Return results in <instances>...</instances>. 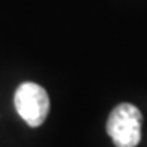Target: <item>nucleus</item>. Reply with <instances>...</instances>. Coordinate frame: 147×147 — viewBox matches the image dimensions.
Returning <instances> with one entry per match:
<instances>
[{"label":"nucleus","instance_id":"f257e3e1","mask_svg":"<svg viewBox=\"0 0 147 147\" xmlns=\"http://www.w3.org/2000/svg\"><path fill=\"white\" fill-rule=\"evenodd\" d=\"M142 115L131 103H121L110 113L106 131L116 147H136L141 141Z\"/></svg>","mask_w":147,"mask_h":147},{"label":"nucleus","instance_id":"f03ea898","mask_svg":"<svg viewBox=\"0 0 147 147\" xmlns=\"http://www.w3.org/2000/svg\"><path fill=\"white\" fill-rule=\"evenodd\" d=\"M16 113L28 126L38 127L46 121L49 113V96L41 85L25 82L15 92L13 96Z\"/></svg>","mask_w":147,"mask_h":147}]
</instances>
